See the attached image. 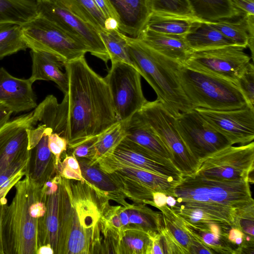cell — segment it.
I'll return each mask as SVG.
<instances>
[{
    "mask_svg": "<svg viewBox=\"0 0 254 254\" xmlns=\"http://www.w3.org/2000/svg\"><path fill=\"white\" fill-rule=\"evenodd\" d=\"M64 68L67 90L60 104L65 115L67 148L71 149L118 121L107 83L85 57L66 62Z\"/></svg>",
    "mask_w": 254,
    "mask_h": 254,
    "instance_id": "obj_1",
    "label": "cell"
},
{
    "mask_svg": "<svg viewBox=\"0 0 254 254\" xmlns=\"http://www.w3.org/2000/svg\"><path fill=\"white\" fill-rule=\"evenodd\" d=\"M108 199L86 182L62 177L56 254L102 253L100 219Z\"/></svg>",
    "mask_w": 254,
    "mask_h": 254,
    "instance_id": "obj_2",
    "label": "cell"
},
{
    "mask_svg": "<svg viewBox=\"0 0 254 254\" xmlns=\"http://www.w3.org/2000/svg\"><path fill=\"white\" fill-rule=\"evenodd\" d=\"M172 196L177 202L200 207L233 226L237 225L241 211L254 207L250 183L246 180L182 175Z\"/></svg>",
    "mask_w": 254,
    "mask_h": 254,
    "instance_id": "obj_3",
    "label": "cell"
},
{
    "mask_svg": "<svg viewBox=\"0 0 254 254\" xmlns=\"http://www.w3.org/2000/svg\"><path fill=\"white\" fill-rule=\"evenodd\" d=\"M127 40L136 69L168 111L175 118L193 109L181 85L178 74L180 63L158 53L137 38L127 35Z\"/></svg>",
    "mask_w": 254,
    "mask_h": 254,
    "instance_id": "obj_4",
    "label": "cell"
},
{
    "mask_svg": "<svg viewBox=\"0 0 254 254\" xmlns=\"http://www.w3.org/2000/svg\"><path fill=\"white\" fill-rule=\"evenodd\" d=\"M11 202L3 205L1 230L4 254H37L38 219L31 205L40 187L25 176L14 186Z\"/></svg>",
    "mask_w": 254,
    "mask_h": 254,
    "instance_id": "obj_5",
    "label": "cell"
},
{
    "mask_svg": "<svg viewBox=\"0 0 254 254\" xmlns=\"http://www.w3.org/2000/svg\"><path fill=\"white\" fill-rule=\"evenodd\" d=\"M178 74L182 89L193 109L215 111L241 109L250 105L234 83L180 64Z\"/></svg>",
    "mask_w": 254,
    "mask_h": 254,
    "instance_id": "obj_6",
    "label": "cell"
},
{
    "mask_svg": "<svg viewBox=\"0 0 254 254\" xmlns=\"http://www.w3.org/2000/svg\"><path fill=\"white\" fill-rule=\"evenodd\" d=\"M21 29L28 48L52 54L63 63L84 56L89 52L76 38L39 14L21 25Z\"/></svg>",
    "mask_w": 254,
    "mask_h": 254,
    "instance_id": "obj_7",
    "label": "cell"
},
{
    "mask_svg": "<svg viewBox=\"0 0 254 254\" xmlns=\"http://www.w3.org/2000/svg\"><path fill=\"white\" fill-rule=\"evenodd\" d=\"M254 142L226 147L198 161L195 175L223 181L254 183Z\"/></svg>",
    "mask_w": 254,
    "mask_h": 254,
    "instance_id": "obj_8",
    "label": "cell"
},
{
    "mask_svg": "<svg viewBox=\"0 0 254 254\" xmlns=\"http://www.w3.org/2000/svg\"><path fill=\"white\" fill-rule=\"evenodd\" d=\"M164 143L182 175L195 173L198 162L190 152L176 126L175 118L157 99L147 101L138 111Z\"/></svg>",
    "mask_w": 254,
    "mask_h": 254,
    "instance_id": "obj_9",
    "label": "cell"
},
{
    "mask_svg": "<svg viewBox=\"0 0 254 254\" xmlns=\"http://www.w3.org/2000/svg\"><path fill=\"white\" fill-rule=\"evenodd\" d=\"M104 79L110 89L118 122L130 119L147 101L142 90L141 75L131 65L112 63Z\"/></svg>",
    "mask_w": 254,
    "mask_h": 254,
    "instance_id": "obj_10",
    "label": "cell"
},
{
    "mask_svg": "<svg viewBox=\"0 0 254 254\" xmlns=\"http://www.w3.org/2000/svg\"><path fill=\"white\" fill-rule=\"evenodd\" d=\"M245 49L234 45L193 51L183 64L190 68L224 79L236 85L252 59L245 52Z\"/></svg>",
    "mask_w": 254,
    "mask_h": 254,
    "instance_id": "obj_11",
    "label": "cell"
},
{
    "mask_svg": "<svg viewBox=\"0 0 254 254\" xmlns=\"http://www.w3.org/2000/svg\"><path fill=\"white\" fill-rule=\"evenodd\" d=\"M177 130L188 149L198 162L226 147L232 145L195 109L175 117Z\"/></svg>",
    "mask_w": 254,
    "mask_h": 254,
    "instance_id": "obj_12",
    "label": "cell"
},
{
    "mask_svg": "<svg viewBox=\"0 0 254 254\" xmlns=\"http://www.w3.org/2000/svg\"><path fill=\"white\" fill-rule=\"evenodd\" d=\"M38 14L42 16L82 43L91 55L106 63L109 55L98 31L56 0H36Z\"/></svg>",
    "mask_w": 254,
    "mask_h": 254,
    "instance_id": "obj_13",
    "label": "cell"
},
{
    "mask_svg": "<svg viewBox=\"0 0 254 254\" xmlns=\"http://www.w3.org/2000/svg\"><path fill=\"white\" fill-rule=\"evenodd\" d=\"M123 123L126 132L122 141L124 146L157 162L178 169L164 143L138 112Z\"/></svg>",
    "mask_w": 254,
    "mask_h": 254,
    "instance_id": "obj_14",
    "label": "cell"
},
{
    "mask_svg": "<svg viewBox=\"0 0 254 254\" xmlns=\"http://www.w3.org/2000/svg\"><path fill=\"white\" fill-rule=\"evenodd\" d=\"M215 129L222 134L232 145H244L254 139V107L227 111L194 108Z\"/></svg>",
    "mask_w": 254,
    "mask_h": 254,
    "instance_id": "obj_15",
    "label": "cell"
},
{
    "mask_svg": "<svg viewBox=\"0 0 254 254\" xmlns=\"http://www.w3.org/2000/svg\"><path fill=\"white\" fill-rule=\"evenodd\" d=\"M37 124L32 111L9 120L0 128V173L30 151L28 130Z\"/></svg>",
    "mask_w": 254,
    "mask_h": 254,
    "instance_id": "obj_16",
    "label": "cell"
},
{
    "mask_svg": "<svg viewBox=\"0 0 254 254\" xmlns=\"http://www.w3.org/2000/svg\"><path fill=\"white\" fill-rule=\"evenodd\" d=\"M96 165L106 173H116L167 195H172L173 189L180 180L125 164L111 155L104 157Z\"/></svg>",
    "mask_w": 254,
    "mask_h": 254,
    "instance_id": "obj_17",
    "label": "cell"
},
{
    "mask_svg": "<svg viewBox=\"0 0 254 254\" xmlns=\"http://www.w3.org/2000/svg\"><path fill=\"white\" fill-rule=\"evenodd\" d=\"M28 79L16 77L0 67V103L12 113L27 112L37 106L36 97Z\"/></svg>",
    "mask_w": 254,
    "mask_h": 254,
    "instance_id": "obj_18",
    "label": "cell"
},
{
    "mask_svg": "<svg viewBox=\"0 0 254 254\" xmlns=\"http://www.w3.org/2000/svg\"><path fill=\"white\" fill-rule=\"evenodd\" d=\"M119 23V30L137 38L151 14L148 0H105Z\"/></svg>",
    "mask_w": 254,
    "mask_h": 254,
    "instance_id": "obj_19",
    "label": "cell"
},
{
    "mask_svg": "<svg viewBox=\"0 0 254 254\" xmlns=\"http://www.w3.org/2000/svg\"><path fill=\"white\" fill-rule=\"evenodd\" d=\"M53 131L52 128L46 126L41 139L30 150V157L25 176L40 188L58 174L55 156L48 146V136Z\"/></svg>",
    "mask_w": 254,
    "mask_h": 254,
    "instance_id": "obj_20",
    "label": "cell"
},
{
    "mask_svg": "<svg viewBox=\"0 0 254 254\" xmlns=\"http://www.w3.org/2000/svg\"><path fill=\"white\" fill-rule=\"evenodd\" d=\"M137 38L158 53L182 64L193 52L184 36L161 33L144 28Z\"/></svg>",
    "mask_w": 254,
    "mask_h": 254,
    "instance_id": "obj_21",
    "label": "cell"
},
{
    "mask_svg": "<svg viewBox=\"0 0 254 254\" xmlns=\"http://www.w3.org/2000/svg\"><path fill=\"white\" fill-rule=\"evenodd\" d=\"M41 191L46 209L44 215L38 219V248L42 246L49 245L53 249L54 254H56L59 229L61 181L59 188L56 191L47 193L44 191L42 188Z\"/></svg>",
    "mask_w": 254,
    "mask_h": 254,
    "instance_id": "obj_22",
    "label": "cell"
},
{
    "mask_svg": "<svg viewBox=\"0 0 254 254\" xmlns=\"http://www.w3.org/2000/svg\"><path fill=\"white\" fill-rule=\"evenodd\" d=\"M32 73L29 79L33 83L37 80L54 81L64 95L67 90V77L62 71L64 63L55 56L43 52L31 50Z\"/></svg>",
    "mask_w": 254,
    "mask_h": 254,
    "instance_id": "obj_23",
    "label": "cell"
},
{
    "mask_svg": "<svg viewBox=\"0 0 254 254\" xmlns=\"http://www.w3.org/2000/svg\"><path fill=\"white\" fill-rule=\"evenodd\" d=\"M77 159L83 178L93 189L108 199L114 200L123 206L129 204L126 201L125 196L107 174L97 165H91L90 160L87 159Z\"/></svg>",
    "mask_w": 254,
    "mask_h": 254,
    "instance_id": "obj_24",
    "label": "cell"
},
{
    "mask_svg": "<svg viewBox=\"0 0 254 254\" xmlns=\"http://www.w3.org/2000/svg\"><path fill=\"white\" fill-rule=\"evenodd\" d=\"M184 38L193 51L235 45L219 30L204 21L196 22Z\"/></svg>",
    "mask_w": 254,
    "mask_h": 254,
    "instance_id": "obj_25",
    "label": "cell"
},
{
    "mask_svg": "<svg viewBox=\"0 0 254 254\" xmlns=\"http://www.w3.org/2000/svg\"><path fill=\"white\" fill-rule=\"evenodd\" d=\"M109 155L129 166L179 180L182 178V174L178 169L157 162L120 143Z\"/></svg>",
    "mask_w": 254,
    "mask_h": 254,
    "instance_id": "obj_26",
    "label": "cell"
},
{
    "mask_svg": "<svg viewBox=\"0 0 254 254\" xmlns=\"http://www.w3.org/2000/svg\"><path fill=\"white\" fill-rule=\"evenodd\" d=\"M184 221L187 228L199 236L214 253L235 254L238 247L228 238L229 230L232 228L230 226L212 223L206 227H199Z\"/></svg>",
    "mask_w": 254,
    "mask_h": 254,
    "instance_id": "obj_27",
    "label": "cell"
},
{
    "mask_svg": "<svg viewBox=\"0 0 254 254\" xmlns=\"http://www.w3.org/2000/svg\"><path fill=\"white\" fill-rule=\"evenodd\" d=\"M193 16L204 21H215L242 16L229 0H188Z\"/></svg>",
    "mask_w": 254,
    "mask_h": 254,
    "instance_id": "obj_28",
    "label": "cell"
},
{
    "mask_svg": "<svg viewBox=\"0 0 254 254\" xmlns=\"http://www.w3.org/2000/svg\"><path fill=\"white\" fill-rule=\"evenodd\" d=\"M195 17L151 13L144 28L168 34L185 36L198 21Z\"/></svg>",
    "mask_w": 254,
    "mask_h": 254,
    "instance_id": "obj_29",
    "label": "cell"
},
{
    "mask_svg": "<svg viewBox=\"0 0 254 254\" xmlns=\"http://www.w3.org/2000/svg\"><path fill=\"white\" fill-rule=\"evenodd\" d=\"M146 205L134 203L124 206L128 217V229L141 230L148 234L159 233L164 226L162 214Z\"/></svg>",
    "mask_w": 254,
    "mask_h": 254,
    "instance_id": "obj_30",
    "label": "cell"
},
{
    "mask_svg": "<svg viewBox=\"0 0 254 254\" xmlns=\"http://www.w3.org/2000/svg\"><path fill=\"white\" fill-rule=\"evenodd\" d=\"M37 15L36 0H0V23L22 25Z\"/></svg>",
    "mask_w": 254,
    "mask_h": 254,
    "instance_id": "obj_31",
    "label": "cell"
},
{
    "mask_svg": "<svg viewBox=\"0 0 254 254\" xmlns=\"http://www.w3.org/2000/svg\"><path fill=\"white\" fill-rule=\"evenodd\" d=\"M83 21L92 25L98 32L105 29L106 18L93 0H56Z\"/></svg>",
    "mask_w": 254,
    "mask_h": 254,
    "instance_id": "obj_32",
    "label": "cell"
},
{
    "mask_svg": "<svg viewBox=\"0 0 254 254\" xmlns=\"http://www.w3.org/2000/svg\"><path fill=\"white\" fill-rule=\"evenodd\" d=\"M98 32L111 63L123 62L135 68L129 54L126 35L119 29H104Z\"/></svg>",
    "mask_w": 254,
    "mask_h": 254,
    "instance_id": "obj_33",
    "label": "cell"
},
{
    "mask_svg": "<svg viewBox=\"0 0 254 254\" xmlns=\"http://www.w3.org/2000/svg\"><path fill=\"white\" fill-rule=\"evenodd\" d=\"M116 184L126 198L135 203L149 204L154 206L151 189L129 178L114 172L106 173Z\"/></svg>",
    "mask_w": 254,
    "mask_h": 254,
    "instance_id": "obj_34",
    "label": "cell"
},
{
    "mask_svg": "<svg viewBox=\"0 0 254 254\" xmlns=\"http://www.w3.org/2000/svg\"><path fill=\"white\" fill-rule=\"evenodd\" d=\"M126 132L123 122H117L98 136L95 146L96 154L89 161L91 165H96L104 157L111 154L125 138Z\"/></svg>",
    "mask_w": 254,
    "mask_h": 254,
    "instance_id": "obj_35",
    "label": "cell"
},
{
    "mask_svg": "<svg viewBox=\"0 0 254 254\" xmlns=\"http://www.w3.org/2000/svg\"><path fill=\"white\" fill-rule=\"evenodd\" d=\"M151 240L141 230L126 229L119 242L118 254H151Z\"/></svg>",
    "mask_w": 254,
    "mask_h": 254,
    "instance_id": "obj_36",
    "label": "cell"
},
{
    "mask_svg": "<svg viewBox=\"0 0 254 254\" xmlns=\"http://www.w3.org/2000/svg\"><path fill=\"white\" fill-rule=\"evenodd\" d=\"M27 48L22 36L21 25L0 23V60Z\"/></svg>",
    "mask_w": 254,
    "mask_h": 254,
    "instance_id": "obj_37",
    "label": "cell"
},
{
    "mask_svg": "<svg viewBox=\"0 0 254 254\" xmlns=\"http://www.w3.org/2000/svg\"><path fill=\"white\" fill-rule=\"evenodd\" d=\"M158 209L162 214L164 226L190 254L191 239L183 219L167 204Z\"/></svg>",
    "mask_w": 254,
    "mask_h": 254,
    "instance_id": "obj_38",
    "label": "cell"
},
{
    "mask_svg": "<svg viewBox=\"0 0 254 254\" xmlns=\"http://www.w3.org/2000/svg\"><path fill=\"white\" fill-rule=\"evenodd\" d=\"M229 19H230L207 22L235 45L246 48L248 43V33L246 16L242 15L235 21Z\"/></svg>",
    "mask_w": 254,
    "mask_h": 254,
    "instance_id": "obj_39",
    "label": "cell"
},
{
    "mask_svg": "<svg viewBox=\"0 0 254 254\" xmlns=\"http://www.w3.org/2000/svg\"><path fill=\"white\" fill-rule=\"evenodd\" d=\"M151 13L194 17L188 0H148Z\"/></svg>",
    "mask_w": 254,
    "mask_h": 254,
    "instance_id": "obj_40",
    "label": "cell"
},
{
    "mask_svg": "<svg viewBox=\"0 0 254 254\" xmlns=\"http://www.w3.org/2000/svg\"><path fill=\"white\" fill-rule=\"evenodd\" d=\"M57 173L62 177L68 179L86 182L83 178L79 163L75 157L65 153V157L57 167Z\"/></svg>",
    "mask_w": 254,
    "mask_h": 254,
    "instance_id": "obj_41",
    "label": "cell"
},
{
    "mask_svg": "<svg viewBox=\"0 0 254 254\" xmlns=\"http://www.w3.org/2000/svg\"><path fill=\"white\" fill-rule=\"evenodd\" d=\"M237 86L248 103L254 105V65L250 63L237 80Z\"/></svg>",
    "mask_w": 254,
    "mask_h": 254,
    "instance_id": "obj_42",
    "label": "cell"
},
{
    "mask_svg": "<svg viewBox=\"0 0 254 254\" xmlns=\"http://www.w3.org/2000/svg\"><path fill=\"white\" fill-rule=\"evenodd\" d=\"M48 146L50 150L54 155L56 168L61 162V155L66 151L67 141L66 139L60 134L51 132L48 136Z\"/></svg>",
    "mask_w": 254,
    "mask_h": 254,
    "instance_id": "obj_43",
    "label": "cell"
},
{
    "mask_svg": "<svg viewBox=\"0 0 254 254\" xmlns=\"http://www.w3.org/2000/svg\"><path fill=\"white\" fill-rule=\"evenodd\" d=\"M161 236L165 254H187V252L164 226L159 233Z\"/></svg>",
    "mask_w": 254,
    "mask_h": 254,
    "instance_id": "obj_44",
    "label": "cell"
},
{
    "mask_svg": "<svg viewBox=\"0 0 254 254\" xmlns=\"http://www.w3.org/2000/svg\"><path fill=\"white\" fill-rule=\"evenodd\" d=\"M98 136L92 137L71 149L72 155L77 158H85L91 161L96 154L95 146Z\"/></svg>",
    "mask_w": 254,
    "mask_h": 254,
    "instance_id": "obj_45",
    "label": "cell"
},
{
    "mask_svg": "<svg viewBox=\"0 0 254 254\" xmlns=\"http://www.w3.org/2000/svg\"><path fill=\"white\" fill-rule=\"evenodd\" d=\"M188 230L191 239L190 254H215L214 252L204 243L199 236L190 231L188 229Z\"/></svg>",
    "mask_w": 254,
    "mask_h": 254,
    "instance_id": "obj_46",
    "label": "cell"
},
{
    "mask_svg": "<svg viewBox=\"0 0 254 254\" xmlns=\"http://www.w3.org/2000/svg\"><path fill=\"white\" fill-rule=\"evenodd\" d=\"M242 15H254V0H229Z\"/></svg>",
    "mask_w": 254,
    "mask_h": 254,
    "instance_id": "obj_47",
    "label": "cell"
},
{
    "mask_svg": "<svg viewBox=\"0 0 254 254\" xmlns=\"http://www.w3.org/2000/svg\"><path fill=\"white\" fill-rule=\"evenodd\" d=\"M239 228L245 234L254 237V215H250L241 218L239 221Z\"/></svg>",
    "mask_w": 254,
    "mask_h": 254,
    "instance_id": "obj_48",
    "label": "cell"
},
{
    "mask_svg": "<svg viewBox=\"0 0 254 254\" xmlns=\"http://www.w3.org/2000/svg\"><path fill=\"white\" fill-rule=\"evenodd\" d=\"M248 33V46L251 52V58H254V15L245 16Z\"/></svg>",
    "mask_w": 254,
    "mask_h": 254,
    "instance_id": "obj_49",
    "label": "cell"
},
{
    "mask_svg": "<svg viewBox=\"0 0 254 254\" xmlns=\"http://www.w3.org/2000/svg\"><path fill=\"white\" fill-rule=\"evenodd\" d=\"M167 195L160 191H154L153 193V200L154 206L156 208L162 207L167 204Z\"/></svg>",
    "mask_w": 254,
    "mask_h": 254,
    "instance_id": "obj_50",
    "label": "cell"
},
{
    "mask_svg": "<svg viewBox=\"0 0 254 254\" xmlns=\"http://www.w3.org/2000/svg\"><path fill=\"white\" fill-rule=\"evenodd\" d=\"M12 113L8 107L0 103V128L9 120Z\"/></svg>",
    "mask_w": 254,
    "mask_h": 254,
    "instance_id": "obj_51",
    "label": "cell"
},
{
    "mask_svg": "<svg viewBox=\"0 0 254 254\" xmlns=\"http://www.w3.org/2000/svg\"><path fill=\"white\" fill-rule=\"evenodd\" d=\"M245 235L240 229L236 227H232L229 230L228 238L231 243L235 245L234 242L236 239L239 238H244Z\"/></svg>",
    "mask_w": 254,
    "mask_h": 254,
    "instance_id": "obj_52",
    "label": "cell"
},
{
    "mask_svg": "<svg viewBox=\"0 0 254 254\" xmlns=\"http://www.w3.org/2000/svg\"><path fill=\"white\" fill-rule=\"evenodd\" d=\"M102 12L103 13L106 18L114 17L113 13L108 7L105 0H93ZM116 19V18H115Z\"/></svg>",
    "mask_w": 254,
    "mask_h": 254,
    "instance_id": "obj_53",
    "label": "cell"
},
{
    "mask_svg": "<svg viewBox=\"0 0 254 254\" xmlns=\"http://www.w3.org/2000/svg\"><path fill=\"white\" fill-rule=\"evenodd\" d=\"M105 28L106 30L119 29V23L118 21L114 17L106 18L105 22Z\"/></svg>",
    "mask_w": 254,
    "mask_h": 254,
    "instance_id": "obj_54",
    "label": "cell"
},
{
    "mask_svg": "<svg viewBox=\"0 0 254 254\" xmlns=\"http://www.w3.org/2000/svg\"><path fill=\"white\" fill-rule=\"evenodd\" d=\"M37 254H54V252L50 245H47L39 247Z\"/></svg>",
    "mask_w": 254,
    "mask_h": 254,
    "instance_id": "obj_55",
    "label": "cell"
},
{
    "mask_svg": "<svg viewBox=\"0 0 254 254\" xmlns=\"http://www.w3.org/2000/svg\"><path fill=\"white\" fill-rule=\"evenodd\" d=\"M3 205H4L0 204V254H4L2 244L1 230V222Z\"/></svg>",
    "mask_w": 254,
    "mask_h": 254,
    "instance_id": "obj_56",
    "label": "cell"
},
{
    "mask_svg": "<svg viewBox=\"0 0 254 254\" xmlns=\"http://www.w3.org/2000/svg\"><path fill=\"white\" fill-rule=\"evenodd\" d=\"M166 203L168 206L171 207L176 204L177 201L174 197L170 195H167Z\"/></svg>",
    "mask_w": 254,
    "mask_h": 254,
    "instance_id": "obj_57",
    "label": "cell"
}]
</instances>
